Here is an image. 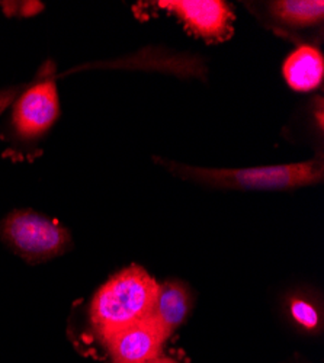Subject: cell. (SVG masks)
Masks as SVG:
<instances>
[{
    "label": "cell",
    "instance_id": "obj_12",
    "mask_svg": "<svg viewBox=\"0 0 324 363\" xmlns=\"http://www.w3.org/2000/svg\"><path fill=\"white\" fill-rule=\"evenodd\" d=\"M150 363H184L182 360H179L176 356H172V354H164V353H160L157 357H155Z\"/></svg>",
    "mask_w": 324,
    "mask_h": 363
},
{
    "label": "cell",
    "instance_id": "obj_9",
    "mask_svg": "<svg viewBox=\"0 0 324 363\" xmlns=\"http://www.w3.org/2000/svg\"><path fill=\"white\" fill-rule=\"evenodd\" d=\"M282 70L291 89L297 92H308L318 87L323 80V54L314 47L301 45L288 55Z\"/></svg>",
    "mask_w": 324,
    "mask_h": 363
},
{
    "label": "cell",
    "instance_id": "obj_2",
    "mask_svg": "<svg viewBox=\"0 0 324 363\" xmlns=\"http://www.w3.org/2000/svg\"><path fill=\"white\" fill-rule=\"evenodd\" d=\"M173 174L199 185L238 191H285L320 184L324 176L321 160L249 169H203L162 160Z\"/></svg>",
    "mask_w": 324,
    "mask_h": 363
},
{
    "label": "cell",
    "instance_id": "obj_10",
    "mask_svg": "<svg viewBox=\"0 0 324 363\" xmlns=\"http://www.w3.org/2000/svg\"><path fill=\"white\" fill-rule=\"evenodd\" d=\"M269 11L278 22L286 26L306 28L323 21L324 4L321 0H281L272 2Z\"/></svg>",
    "mask_w": 324,
    "mask_h": 363
},
{
    "label": "cell",
    "instance_id": "obj_3",
    "mask_svg": "<svg viewBox=\"0 0 324 363\" xmlns=\"http://www.w3.org/2000/svg\"><path fill=\"white\" fill-rule=\"evenodd\" d=\"M0 233L5 243L29 263L51 260L72 246V237L60 223L33 211H13Z\"/></svg>",
    "mask_w": 324,
    "mask_h": 363
},
{
    "label": "cell",
    "instance_id": "obj_8",
    "mask_svg": "<svg viewBox=\"0 0 324 363\" xmlns=\"http://www.w3.org/2000/svg\"><path fill=\"white\" fill-rule=\"evenodd\" d=\"M284 310L292 330L308 337L323 335L324 314L317 294L304 289L292 291L285 296Z\"/></svg>",
    "mask_w": 324,
    "mask_h": 363
},
{
    "label": "cell",
    "instance_id": "obj_1",
    "mask_svg": "<svg viewBox=\"0 0 324 363\" xmlns=\"http://www.w3.org/2000/svg\"><path fill=\"white\" fill-rule=\"evenodd\" d=\"M159 291L156 279L140 266H130L109 278L94 295L89 323L99 343L150 315Z\"/></svg>",
    "mask_w": 324,
    "mask_h": 363
},
{
    "label": "cell",
    "instance_id": "obj_6",
    "mask_svg": "<svg viewBox=\"0 0 324 363\" xmlns=\"http://www.w3.org/2000/svg\"><path fill=\"white\" fill-rule=\"evenodd\" d=\"M157 5L178 16L189 31L203 40H221L233 21L230 6L220 0H166Z\"/></svg>",
    "mask_w": 324,
    "mask_h": 363
},
{
    "label": "cell",
    "instance_id": "obj_13",
    "mask_svg": "<svg viewBox=\"0 0 324 363\" xmlns=\"http://www.w3.org/2000/svg\"><path fill=\"white\" fill-rule=\"evenodd\" d=\"M282 363H313V362H310L308 359H306V357H303L301 354L296 353L294 356L288 357V359H286L285 362H282Z\"/></svg>",
    "mask_w": 324,
    "mask_h": 363
},
{
    "label": "cell",
    "instance_id": "obj_7",
    "mask_svg": "<svg viewBox=\"0 0 324 363\" xmlns=\"http://www.w3.org/2000/svg\"><path fill=\"white\" fill-rule=\"evenodd\" d=\"M194 302V292L188 284L179 279H169L159 284L149 317L163 328L167 336H172L189 317Z\"/></svg>",
    "mask_w": 324,
    "mask_h": 363
},
{
    "label": "cell",
    "instance_id": "obj_11",
    "mask_svg": "<svg viewBox=\"0 0 324 363\" xmlns=\"http://www.w3.org/2000/svg\"><path fill=\"white\" fill-rule=\"evenodd\" d=\"M19 95V89H5V90H0V115L4 113V111L13 102L16 101Z\"/></svg>",
    "mask_w": 324,
    "mask_h": 363
},
{
    "label": "cell",
    "instance_id": "obj_5",
    "mask_svg": "<svg viewBox=\"0 0 324 363\" xmlns=\"http://www.w3.org/2000/svg\"><path fill=\"white\" fill-rule=\"evenodd\" d=\"M169 337L155 320L147 317L118 331L104 346L111 363H150L163 353Z\"/></svg>",
    "mask_w": 324,
    "mask_h": 363
},
{
    "label": "cell",
    "instance_id": "obj_4",
    "mask_svg": "<svg viewBox=\"0 0 324 363\" xmlns=\"http://www.w3.org/2000/svg\"><path fill=\"white\" fill-rule=\"evenodd\" d=\"M52 74L54 67L47 65V74L16 98L12 119L16 133L23 138H37L43 135L51 128L60 113Z\"/></svg>",
    "mask_w": 324,
    "mask_h": 363
}]
</instances>
